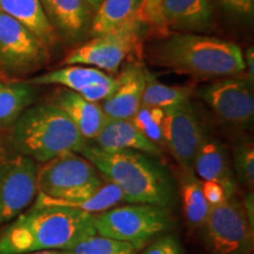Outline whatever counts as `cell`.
I'll return each instance as SVG.
<instances>
[{
    "instance_id": "obj_25",
    "label": "cell",
    "mask_w": 254,
    "mask_h": 254,
    "mask_svg": "<svg viewBox=\"0 0 254 254\" xmlns=\"http://www.w3.org/2000/svg\"><path fill=\"white\" fill-rule=\"evenodd\" d=\"M165 111L163 109L147 105H141L131 122L136 128L144 134L148 140L165 151V142L163 135V120Z\"/></svg>"
},
{
    "instance_id": "obj_10",
    "label": "cell",
    "mask_w": 254,
    "mask_h": 254,
    "mask_svg": "<svg viewBox=\"0 0 254 254\" xmlns=\"http://www.w3.org/2000/svg\"><path fill=\"white\" fill-rule=\"evenodd\" d=\"M194 95L211 109L218 120L236 128H249L254 119L253 84L246 78L225 77L202 85Z\"/></svg>"
},
{
    "instance_id": "obj_26",
    "label": "cell",
    "mask_w": 254,
    "mask_h": 254,
    "mask_svg": "<svg viewBox=\"0 0 254 254\" xmlns=\"http://www.w3.org/2000/svg\"><path fill=\"white\" fill-rule=\"evenodd\" d=\"M67 254H138L128 243L95 234L79 241L72 249L66 250Z\"/></svg>"
},
{
    "instance_id": "obj_16",
    "label": "cell",
    "mask_w": 254,
    "mask_h": 254,
    "mask_svg": "<svg viewBox=\"0 0 254 254\" xmlns=\"http://www.w3.org/2000/svg\"><path fill=\"white\" fill-rule=\"evenodd\" d=\"M50 24L69 45L84 43L90 37L93 11L86 0H39Z\"/></svg>"
},
{
    "instance_id": "obj_19",
    "label": "cell",
    "mask_w": 254,
    "mask_h": 254,
    "mask_svg": "<svg viewBox=\"0 0 254 254\" xmlns=\"http://www.w3.org/2000/svg\"><path fill=\"white\" fill-rule=\"evenodd\" d=\"M0 12L23 24L49 49L59 41L39 0H0Z\"/></svg>"
},
{
    "instance_id": "obj_14",
    "label": "cell",
    "mask_w": 254,
    "mask_h": 254,
    "mask_svg": "<svg viewBox=\"0 0 254 254\" xmlns=\"http://www.w3.org/2000/svg\"><path fill=\"white\" fill-rule=\"evenodd\" d=\"M148 69L140 62H131L119 71L118 85L100 105L107 119L131 120L140 109Z\"/></svg>"
},
{
    "instance_id": "obj_17",
    "label": "cell",
    "mask_w": 254,
    "mask_h": 254,
    "mask_svg": "<svg viewBox=\"0 0 254 254\" xmlns=\"http://www.w3.org/2000/svg\"><path fill=\"white\" fill-rule=\"evenodd\" d=\"M90 142L105 151H139L164 158L163 148L148 140L131 120L107 119L99 134Z\"/></svg>"
},
{
    "instance_id": "obj_13",
    "label": "cell",
    "mask_w": 254,
    "mask_h": 254,
    "mask_svg": "<svg viewBox=\"0 0 254 254\" xmlns=\"http://www.w3.org/2000/svg\"><path fill=\"white\" fill-rule=\"evenodd\" d=\"M193 171L200 180L220 184L230 198L237 195L238 185L227 146L206 127L196 150Z\"/></svg>"
},
{
    "instance_id": "obj_34",
    "label": "cell",
    "mask_w": 254,
    "mask_h": 254,
    "mask_svg": "<svg viewBox=\"0 0 254 254\" xmlns=\"http://www.w3.org/2000/svg\"><path fill=\"white\" fill-rule=\"evenodd\" d=\"M101 1H103V0H86V2L88 4V6H90V8L93 12L95 11V9H97L98 6L101 4Z\"/></svg>"
},
{
    "instance_id": "obj_5",
    "label": "cell",
    "mask_w": 254,
    "mask_h": 254,
    "mask_svg": "<svg viewBox=\"0 0 254 254\" xmlns=\"http://www.w3.org/2000/svg\"><path fill=\"white\" fill-rule=\"evenodd\" d=\"M174 227L172 209L158 205H119L94 215L97 234L128 243L138 253Z\"/></svg>"
},
{
    "instance_id": "obj_24",
    "label": "cell",
    "mask_w": 254,
    "mask_h": 254,
    "mask_svg": "<svg viewBox=\"0 0 254 254\" xmlns=\"http://www.w3.org/2000/svg\"><path fill=\"white\" fill-rule=\"evenodd\" d=\"M232 168L238 182L249 190L254 187V146L251 139H239L232 148Z\"/></svg>"
},
{
    "instance_id": "obj_30",
    "label": "cell",
    "mask_w": 254,
    "mask_h": 254,
    "mask_svg": "<svg viewBox=\"0 0 254 254\" xmlns=\"http://www.w3.org/2000/svg\"><path fill=\"white\" fill-rule=\"evenodd\" d=\"M212 2L237 15H252L254 0H211Z\"/></svg>"
},
{
    "instance_id": "obj_32",
    "label": "cell",
    "mask_w": 254,
    "mask_h": 254,
    "mask_svg": "<svg viewBox=\"0 0 254 254\" xmlns=\"http://www.w3.org/2000/svg\"><path fill=\"white\" fill-rule=\"evenodd\" d=\"M243 202L244 211H245L246 217L249 219L250 224L254 227V198H253V190H249L246 195L241 199Z\"/></svg>"
},
{
    "instance_id": "obj_2",
    "label": "cell",
    "mask_w": 254,
    "mask_h": 254,
    "mask_svg": "<svg viewBox=\"0 0 254 254\" xmlns=\"http://www.w3.org/2000/svg\"><path fill=\"white\" fill-rule=\"evenodd\" d=\"M81 155L97 167L105 179L122 190L127 204L174 207L177 182L159 158L139 151H105L88 141Z\"/></svg>"
},
{
    "instance_id": "obj_1",
    "label": "cell",
    "mask_w": 254,
    "mask_h": 254,
    "mask_svg": "<svg viewBox=\"0 0 254 254\" xmlns=\"http://www.w3.org/2000/svg\"><path fill=\"white\" fill-rule=\"evenodd\" d=\"M95 234L93 214L34 199L0 232V254L66 251Z\"/></svg>"
},
{
    "instance_id": "obj_28",
    "label": "cell",
    "mask_w": 254,
    "mask_h": 254,
    "mask_svg": "<svg viewBox=\"0 0 254 254\" xmlns=\"http://www.w3.org/2000/svg\"><path fill=\"white\" fill-rule=\"evenodd\" d=\"M164 0H141V14L148 27L160 31L164 36L161 24V6Z\"/></svg>"
},
{
    "instance_id": "obj_33",
    "label": "cell",
    "mask_w": 254,
    "mask_h": 254,
    "mask_svg": "<svg viewBox=\"0 0 254 254\" xmlns=\"http://www.w3.org/2000/svg\"><path fill=\"white\" fill-rule=\"evenodd\" d=\"M20 254H67V253H66V251L51 250V251H37V252H27V253H20Z\"/></svg>"
},
{
    "instance_id": "obj_23",
    "label": "cell",
    "mask_w": 254,
    "mask_h": 254,
    "mask_svg": "<svg viewBox=\"0 0 254 254\" xmlns=\"http://www.w3.org/2000/svg\"><path fill=\"white\" fill-rule=\"evenodd\" d=\"M192 95H194L193 86H170L159 81L153 73L147 71L141 105L166 110L189 103Z\"/></svg>"
},
{
    "instance_id": "obj_4",
    "label": "cell",
    "mask_w": 254,
    "mask_h": 254,
    "mask_svg": "<svg viewBox=\"0 0 254 254\" xmlns=\"http://www.w3.org/2000/svg\"><path fill=\"white\" fill-rule=\"evenodd\" d=\"M7 141L21 154L44 164L66 152H80L87 140L52 103L32 105L8 128Z\"/></svg>"
},
{
    "instance_id": "obj_27",
    "label": "cell",
    "mask_w": 254,
    "mask_h": 254,
    "mask_svg": "<svg viewBox=\"0 0 254 254\" xmlns=\"http://www.w3.org/2000/svg\"><path fill=\"white\" fill-rule=\"evenodd\" d=\"M138 254H185L182 244L174 234L167 233L148 244Z\"/></svg>"
},
{
    "instance_id": "obj_29",
    "label": "cell",
    "mask_w": 254,
    "mask_h": 254,
    "mask_svg": "<svg viewBox=\"0 0 254 254\" xmlns=\"http://www.w3.org/2000/svg\"><path fill=\"white\" fill-rule=\"evenodd\" d=\"M201 184L202 193H204V196L209 207H214V206L220 205L226 201L227 199H230L227 192L220 184L215 182H206V180H201Z\"/></svg>"
},
{
    "instance_id": "obj_31",
    "label": "cell",
    "mask_w": 254,
    "mask_h": 254,
    "mask_svg": "<svg viewBox=\"0 0 254 254\" xmlns=\"http://www.w3.org/2000/svg\"><path fill=\"white\" fill-rule=\"evenodd\" d=\"M244 60H245V72H247L246 79L253 84V81H254V49H253V46L247 47L246 52L244 53Z\"/></svg>"
},
{
    "instance_id": "obj_12",
    "label": "cell",
    "mask_w": 254,
    "mask_h": 254,
    "mask_svg": "<svg viewBox=\"0 0 254 254\" xmlns=\"http://www.w3.org/2000/svg\"><path fill=\"white\" fill-rule=\"evenodd\" d=\"M32 85H58L75 92L92 103H101L110 97L118 85V75H112L85 65H67L36 75L26 80Z\"/></svg>"
},
{
    "instance_id": "obj_9",
    "label": "cell",
    "mask_w": 254,
    "mask_h": 254,
    "mask_svg": "<svg viewBox=\"0 0 254 254\" xmlns=\"http://www.w3.org/2000/svg\"><path fill=\"white\" fill-rule=\"evenodd\" d=\"M50 49L15 19L0 12V71L17 78L38 71L49 63Z\"/></svg>"
},
{
    "instance_id": "obj_8",
    "label": "cell",
    "mask_w": 254,
    "mask_h": 254,
    "mask_svg": "<svg viewBox=\"0 0 254 254\" xmlns=\"http://www.w3.org/2000/svg\"><path fill=\"white\" fill-rule=\"evenodd\" d=\"M202 231L205 247L211 254H252L254 227L250 224L239 196L211 207Z\"/></svg>"
},
{
    "instance_id": "obj_35",
    "label": "cell",
    "mask_w": 254,
    "mask_h": 254,
    "mask_svg": "<svg viewBox=\"0 0 254 254\" xmlns=\"http://www.w3.org/2000/svg\"><path fill=\"white\" fill-rule=\"evenodd\" d=\"M0 78H5L4 74H2V73H1V71H0Z\"/></svg>"
},
{
    "instance_id": "obj_11",
    "label": "cell",
    "mask_w": 254,
    "mask_h": 254,
    "mask_svg": "<svg viewBox=\"0 0 254 254\" xmlns=\"http://www.w3.org/2000/svg\"><path fill=\"white\" fill-rule=\"evenodd\" d=\"M164 111L165 150L170 152L180 170L194 173L193 164L204 125L192 101Z\"/></svg>"
},
{
    "instance_id": "obj_18",
    "label": "cell",
    "mask_w": 254,
    "mask_h": 254,
    "mask_svg": "<svg viewBox=\"0 0 254 254\" xmlns=\"http://www.w3.org/2000/svg\"><path fill=\"white\" fill-rule=\"evenodd\" d=\"M59 107L74 124L80 134L87 141H92L99 134L107 122L100 103H92L67 88H60L51 101Z\"/></svg>"
},
{
    "instance_id": "obj_20",
    "label": "cell",
    "mask_w": 254,
    "mask_h": 254,
    "mask_svg": "<svg viewBox=\"0 0 254 254\" xmlns=\"http://www.w3.org/2000/svg\"><path fill=\"white\" fill-rule=\"evenodd\" d=\"M177 182L178 199L182 201L183 214L190 232L201 230L211 207L202 193L201 180L192 172L178 168L174 174Z\"/></svg>"
},
{
    "instance_id": "obj_15",
    "label": "cell",
    "mask_w": 254,
    "mask_h": 254,
    "mask_svg": "<svg viewBox=\"0 0 254 254\" xmlns=\"http://www.w3.org/2000/svg\"><path fill=\"white\" fill-rule=\"evenodd\" d=\"M161 24L166 33L204 34L214 28V6L211 0H164Z\"/></svg>"
},
{
    "instance_id": "obj_22",
    "label": "cell",
    "mask_w": 254,
    "mask_h": 254,
    "mask_svg": "<svg viewBox=\"0 0 254 254\" xmlns=\"http://www.w3.org/2000/svg\"><path fill=\"white\" fill-rule=\"evenodd\" d=\"M136 19H142L141 0H103L93 12L90 37L114 31Z\"/></svg>"
},
{
    "instance_id": "obj_3",
    "label": "cell",
    "mask_w": 254,
    "mask_h": 254,
    "mask_svg": "<svg viewBox=\"0 0 254 254\" xmlns=\"http://www.w3.org/2000/svg\"><path fill=\"white\" fill-rule=\"evenodd\" d=\"M158 67L198 79L237 77L245 72L240 46L221 38L199 33H166L148 50Z\"/></svg>"
},
{
    "instance_id": "obj_6",
    "label": "cell",
    "mask_w": 254,
    "mask_h": 254,
    "mask_svg": "<svg viewBox=\"0 0 254 254\" xmlns=\"http://www.w3.org/2000/svg\"><path fill=\"white\" fill-rule=\"evenodd\" d=\"M145 27L148 26L144 19H136L117 30L92 37L71 51L63 64L91 66L117 75L124 62L140 49Z\"/></svg>"
},
{
    "instance_id": "obj_7",
    "label": "cell",
    "mask_w": 254,
    "mask_h": 254,
    "mask_svg": "<svg viewBox=\"0 0 254 254\" xmlns=\"http://www.w3.org/2000/svg\"><path fill=\"white\" fill-rule=\"evenodd\" d=\"M39 164L0 140V225L14 220L33 204Z\"/></svg>"
},
{
    "instance_id": "obj_21",
    "label": "cell",
    "mask_w": 254,
    "mask_h": 254,
    "mask_svg": "<svg viewBox=\"0 0 254 254\" xmlns=\"http://www.w3.org/2000/svg\"><path fill=\"white\" fill-rule=\"evenodd\" d=\"M37 92L36 85L27 81L0 78V131H8L20 114L33 105Z\"/></svg>"
}]
</instances>
